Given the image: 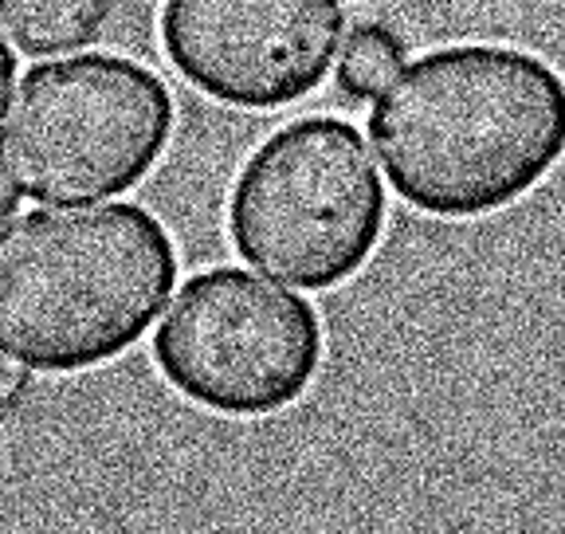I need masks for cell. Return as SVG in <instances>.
<instances>
[{"instance_id": "3957f363", "label": "cell", "mask_w": 565, "mask_h": 534, "mask_svg": "<svg viewBox=\"0 0 565 534\" xmlns=\"http://www.w3.org/2000/svg\"><path fill=\"white\" fill-rule=\"evenodd\" d=\"M385 189L362 134L330 115L299 118L259 146L228 201L236 252L302 291H330L370 264Z\"/></svg>"}, {"instance_id": "30bf717a", "label": "cell", "mask_w": 565, "mask_h": 534, "mask_svg": "<svg viewBox=\"0 0 565 534\" xmlns=\"http://www.w3.org/2000/svg\"><path fill=\"white\" fill-rule=\"evenodd\" d=\"M12 75H17V60H12L9 40L0 32V110H4V103H9V95H12Z\"/></svg>"}, {"instance_id": "7a4b0ae2", "label": "cell", "mask_w": 565, "mask_h": 534, "mask_svg": "<svg viewBox=\"0 0 565 534\" xmlns=\"http://www.w3.org/2000/svg\"><path fill=\"white\" fill-rule=\"evenodd\" d=\"M177 284L166 224L141 205L35 209L0 241V354L79 374L138 346Z\"/></svg>"}, {"instance_id": "8fae6325", "label": "cell", "mask_w": 565, "mask_h": 534, "mask_svg": "<svg viewBox=\"0 0 565 534\" xmlns=\"http://www.w3.org/2000/svg\"><path fill=\"white\" fill-rule=\"evenodd\" d=\"M17 201H20L17 185H12L9 173H4V165H0V232L9 228V221L17 216Z\"/></svg>"}, {"instance_id": "ba28073f", "label": "cell", "mask_w": 565, "mask_h": 534, "mask_svg": "<svg viewBox=\"0 0 565 534\" xmlns=\"http://www.w3.org/2000/svg\"><path fill=\"white\" fill-rule=\"evenodd\" d=\"M405 67V40L385 24L353 28L338 63V87L350 98H373L393 75Z\"/></svg>"}, {"instance_id": "277c9868", "label": "cell", "mask_w": 565, "mask_h": 534, "mask_svg": "<svg viewBox=\"0 0 565 534\" xmlns=\"http://www.w3.org/2000/svg\"><path fill=\"white\" fill-rule=\"evenodd\" d=\"M173 134V95L141 63L75 55L24 75L0 122V165L32 201H98L138 185Z\"/></svg>"}, {"instance_id": "5b68a950", "label": "cell", "mask_w": 565, "mask_h": 534, "mask_svg": "<svg viewBox=\"0 0 565 534\" xmlns=\"http://www.w3.org/2000/svg\"><path fill=\"white\" fill-rule=\"evenodd\" d=\"M161 377L221 417L291 409L322 365V322L299 295L239 267L193 276L153 334Z\"/></svg>"}, {"instance_id": "9c48e42d", "label": "cell", "mask_w": 565, "mask_h": 534, "mask_svg": "<svg viewBox=\"0 0 565 534\" xmlns=\"http://www.w3.org/2000/svg\"><path fill=\"white\" fill-rule=\"evenodd\" d=\"M20 389H24V374H20V365L12 362L9 354H0V409H4Z\"/></svg>"}, {"instance_id": "6da1fadb", "label": "cell", "mask_w": 565, "mask_h": 534, "mask_svg": "<svg viewBox=\"0 0 565 534\" xmlns=\"http://www.w3.org/2000/svg\"><path fill=\"white\" fill-rule=\"evenodd\" d=\"M370 138L388 185L420 213H503L565 158V79L522 47L451 44L377 90Z\"/></svg>"}, {"instance_id": "52a82bcc", "label": "cell", "mask_w": 565, "mask_h": 534, "mask_svg": "<svg viewBox=\"0 0 565 534\" xmlns=\"http://www.w3.org/2000/svg\"><path fill=\"white\" fill-rule=\"evenodd\" d=\"M115 0H0V20L28 55H55L103 36Z\"/></svg>"}, {"instance_id": "8992f818", "label": "cell", "mask_w": 565, "mask_h": 534, "mask_svg": "<svg viewBox=\"0 0 565 534\" xmlns=\"http://www.w3.org/2000/svg\"><path fill=\"white\" fill-rule=\"evenodd\" d=\"M342 0H169L166 55L201 95L239 110L299 103L330 75Z\"/></svg>"}]
</instances>
